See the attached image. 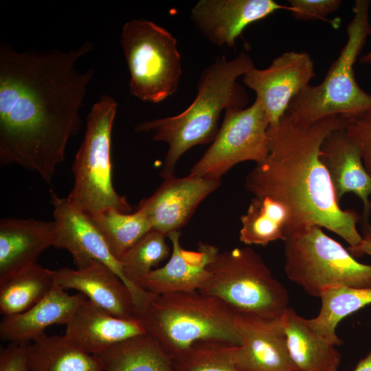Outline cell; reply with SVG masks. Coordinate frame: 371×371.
<instances>
[{
    "instance_id": "obj_1",
    "label": "cell",
    "mask_w": 371,
    "mask_h": 371,
    "mask_svg": "<svg viewBox=\"0 0 371 371\" xmlns=\"http://www.w3.org/2000/svg\"><path fill=\"white\" fill-rule=\"evenodd\" d=\"M93 49L90 41L67 51H18L1 42V166H20L51 183L82 126L80 111L94 71L78 63Z\"/></svg>"
},
{
    "instance_id": "obj_2",
    "label": "cell",
    "mask_w": 371,
    "mask_h": 371,
    "mask_svg": "<svg viewBox=\"0 0 371 371\" xmlns=\"http://www.w3.org/2000/svg\"><path fill=\"white\" fill-rule=\"evenodd\" d=\"M343 122L342 117L331 116L303 124L285 114L268 129V156L249 172L245 188L256 197H269L286 207L287 238L317 225L341 237L349 247L362 242L357 228L361 216L355 210L341 208L319 159L324 140Z\"/></svg>"
},
{
    "instance_id": "obj_3",
    "label": "cell",
    "mask_w": 371,
    "mask_h": 371,
    "mask_svg": "<svg viewBox=\"0 0 371 371\" xmlns=\"http://www.w3.org/2000/svg\"><path fill=\"white\" fill-rule=\"evenodd\" d=\"M254 67L252 58L244 51L231 60L225 54L218 56L201 72L197 82V95L185 111L175 116L136 124L135 131L152 132L153 140L168 145L160 173L162 177L174 175L177 161L190 148L213 142L223 111L246 107L247 93L237 79Z\"/></svg>"
},
{
    "instance_id": "obj_4",
    "label": "cell",
    "mask_w": 371,
    "mask_h": 371,
    "mask_svg": "<svg viewBox=\"0 0 371 371\" xmlns=\"http://www.w3.org/2000/svg\"><path fill=\"white\" fill-rule=\"evenodd\" d=\"M236 317L218 298L196 291L155 295L138 318L174 360L199 342L240 345Z\"/></svg>"
},
{
    "instance_id": "obj_5",
    "label": "cell",
    "mask_w": 371,
    "mask_h": 371,
    "mask_svg": "<svg viewBox=\"0 0 371 371\" xmlns=\"http://www.w3.org/2000/svg\"><path fill=\"white\" fill-rule=\"evenodd\" d=\"M368 0H357L353 16L347 25V40L322 82L308 85L293 98L286 115L293 120L310 124L339 116L350 117L371 109V94L357 83L354 65L367 38L371 35Z\"/></svg>"
},
{
    "instance_id": "obj_6",
    "label": "cell",
    "mask_w": 371,
    "mask_h": 371,
    "mask_svg": "<svg viewBox=\"0 0 371 371\" xmlns=\"http://www.w3.org/2000/svg\"><path fill=\"white\" fill-rule=\"evenodd\" d=\"M208 270L209 280L199 291L218 298L237 315L273 319L289 308L286 289L251 247L219 251Z\"/></svg>"
},
{
    "instance_id": "obj_7",
    "label": "cell",
    "mask_w": 371,
    "mask_h": 371,
    "mask_svg": "<svg viewBox=\"0 0 371 371\" xmlns=\"http://www.w3.org/2000/svg\"><path fill=\"white\" fill-rule=\"evenodd\" d=\"M117 109V101L108 95H101L93 104L72 164L74 181L67 199L90 216L111 208L123 213L133 209L126 199L115 192L112 182L111 135Z\"/></svg>"
},
{
    "instance_id": "obj_8",
    "label": "cell",
    "mask_w": 371,
    "mask_h": 371,
    "mask_svg": "<svg viewBox=\"0 0 371 371\" xmlns=\"http://www.w3.org/2000/svg\"><path fill=\"white\" fill-rule=\"evenodd\" d=\"M284 242L286 274L308 295L319 297L334 286L371 288V265L356 260L321 227H306Z\"/></svg>"
},
{
    "instance_id": "obj_9",
    "label": "cell",
    "mask_w": 371,
    "mask_h": 371,
    "mask_svg": "<svg viewBox=\"0 0 371 371\" xmlns=\"http://www.w3.org/2000/svg\"><path fill=\"white\" fill-rule=\"evenodd\" d=\"M120 43L130 74L131 95L159 103L177 91L181 59L170 32L153 21L134 19L124 24Z\"/></svg>"
},
{
    "instance_id": "obj_10",
    "label": "cell",
    "mask_w": 371,
    "mask_h": 371,
    "mask_svg": "<svg viewBox=\"0 0 371 371\" xmlns=\"http://www.w3.org/2000/svg\"><path fill=\"white\" fill-rule=\"evenodd\" d=\"M224 113L214 139L190 175L221 179L238 163L259 164L267 157L269 121L262 104L255 100L249 107L227 109Z\"/></svg>"
},
{
    "instance_id": "obj_11",
    "label": "cell",
    "mask_w": 371,
    "mask_h": 371,
    "mask_svg": "<svg viewBox=\"0 0 371 371\" xmlns=\"http://www.w3.org/2000/svg\"><path fill=\"white\" fill-rule=\"evenodd\" d=\"M315 76L314 63L308 52L289 51L275 58L267 68L254 67L242 81L256 93L271 127L280 122L291 100L310 85Z\"/></svg>"
},
{
    "instance_id": "obj_12",
    "label": "cell",
    "mask_w": 371,
    "mask_h": 371,
    "mask_svg": "<svg viewBox=\"0 0 371 371\" xmlns=\"http://www.w3.org/2000/svg\"><path fill=\"white\" fill-rule=\"evenodd\" d=\"M50 194L55 226L54 247L68 251L76 269L85 268L94 261L104 263L123 280L131 292L121 262L112 254L91 216L71 204L67 198L58 196L52 190Z\"/></svg>"
},
{
    "instance_id": "obj_13",
    "label": "cell",
    "mask_w": 371,
    "mask_h": 371,
    "mask_svg": "<svg viewBox=\"0 0 371 371\" xmlns=\"http://www.w3.org/2000/svg\"><path fill=\"white\" fill-rule=\"evenodd\" d=\"M282 317L237 315L241 342L232 346L231 355L238 371H298L289 352Z\"/></svg>"
},
{
    "instance_id": "obj_14",
    "label": "cell",
    "mask_w": 371,
    "mask_h": 371,
    "mask_svg": "<svg viewBox=\"0 0 371 371\" xmlns=\"http://www.w3.org/2000/svg\"><path fill=\"white\" fill-rule=\"evenodd\" d=\"M221 179L190 175L164 179L149 197L143 199L138 207L148 218L152 230L166 236L179 231L190 220L198 205L218 188Z\"/></svg>"
},
{
    "instance_id": "obj_15",
    "label": "cell",
    "mask_w": 371,
    "mask_h": 371,
    "mask_svg": "<svg viewBox=\"0 0 371 371\" xmlns=\"http://www.w3.org/2000/svg\"><path fill=\"white\" fill-rule=\"evenodd\" d=\"M280 10L291 11L273 0H200L190 18L212 43L232 48L248 25Z\"/></svg>"
},
{
    "instance_id": "obj_16",
    "label": "cell",
    "mask_w": 371,
    "mask_h": 371,
    "mask_svg": "<svg viewBox=\"0 0 371 371\" xmlns=\"http://www.w3.org/2000/svg\"><path fill=\"white\" fill-rule=\"evenodd\" d=\"M319 159L325 167L339 203L343 196L354 193L363 202L362 225L368 224L371 211V177L363 166L359 148L342 126L332 131L324 140Z\"/></svg>"
},
{
    "instance_id": "obj_17",
    "label": "cell",
    "mask_w": 371,
    "mask_h": 371,
    "mask_svg": "<svg viewBox=\"0 0 371 371\" xmlns=\"http://www.w3.org/2000/svg\"><path fill=\"white\" fill-rule=\"evenodd\" d=\"M180 231L167 237L172 243L169 260L146 276L143 289L153 294L200 291L209 280L208 266L219 252L217 247L200 243L196 251L184 249L180 243Z\"/></svg>"
},
{
    "instance_id": "obj_18",
    "label": "cell",
    "mask_w": 371,
    "mask_h": 371,
    "mask_svg": "<svg viewBox=\"0 0 371 371\" xmlns=\"http://www.w3.org/2000/svg\"><path fill=\"white\" fill-rule=\"evenodd\" d=\"M56 282L63 290L75 289L111 315L138 318L131 292L108 266L94 261L82 269L63 267L55 271Z\"/></svg>"
},
{
    "instance_id": "obj_19",
    "label": "cell",
    "mask_w": 371,
    "mask_h": 371,
    "mask_svg": "<svg viewBox=\"0 0 371 371\" xmlns=\"http://www.w3.org/2000/svg\"><path fill=\"white\" fill-rule=\"evenodd\" d=\"M145 333L139 318L117 317L86 297L66 324L65 335L97 356L120 342Z\"/></svg>"
},
{
    "instance_id": "obj_20",
    "label": "cell",
    "mask_w": 371,
    "mask_h": 371,
    "mask_svg": "<svg viewBox=\"0 0 371 371\" xmlns=\"http://www.w3.org/2000/svg\"><path fill=\"white\" fill-rule=\"evenodd\" d=\"M54 221L3 218L0 221V282L35 265L53 246Z\"/></svg>"
},
{
    "instance_id": "obj_21",
    "label": "cell",
    "mask_w": 371,
    "mask_h": 371,
    "mask_svg": "<svg viewBox=\"0 0 371 371\" xmlns=\"http://www.w3.org/2000/svg\"><path fill=\"white\" fill-rule=\"evenodd\" d=\"M82 293L69 295L56 283L39 302L26 311L5 316L0 323V338L9 342L34 341L54 324H67L86 299Z\"/></svg>"
},
{
    "instance_id": "obj_22",
    "label": "cell",
    "mask_w": 371,
    "mask_h": 371,
    "mask_svg": "<svg viewBox=\"0 0 371 371\" xmlns=\"http://www.w3.org/2000/svg\"><path fill=\"white\" fill-rule=\"evenodd\" d=\"M290 356L298 371H337L341 354L319 336L308 319L289 307L282 317Z\"/></svg>"
},
{
    "instance_id": "obj_23",
    "label": "cell",
    "mask_w": 371,
    "mask_h": 371,
    "mask_svg": "<svg viewBox=\"0 0 371 371\" xmlns=\"http://www.w3.org/2000/svg\"><path fill=\"white\" fill-rule=\"evenodd\" d=\"M30 371H104L101 359L64 335L46 333L30 344Z\"/></svg>"
},
{
    "instance_id": "obj_24",
    "label": "cell",
    "mask_w": 371,
    "mask_h": 371,
    "mask_svg": "<svg viewBox=\"0 0 371 371\" xmlns=\"http://www.w3.org/2000/svg\"><path fill=\"white\" fill-rule=\"evenodd\" d=\"M167 236L151 230L130 248L120 260L137 310L138 317L146 304L155 295L143 289L146 276L171 253Z\"/></svg>"
},
{
    "instance_id": "obj_25",
    "label": "cell",
    "mask_w": 371,
    "mask_h": 371,
    "mask_svg": "<svg viewBox=\"0 0 371 371\" xmlns=\"http://www.w3.org/2000/svg\"><path fill=\"white\" fill-rule=\"evenodd\" d=\"M97 357L104 371H175L173 359L147 333L120 342Z\"/></svg>"
},
{
    "instance_id": "obj_26",
    "label": "cell",
    "mask_w": 371,
    "mask_h": 371,
    "mask_svg": "<svg viewBox=\"0 0 371 371\" xmlns=\"http://www.w3.org/2000/svg\"><path fill=\"white\" fill-rule=\"evenodd\" d=\"M56 283L55 271L36 263L0 282V313L19 314L43 300Z\"/></svg>"
},
{
    "instance_id": "obj_27",
    "label": "cell",
    "mask_w": 371,
    "mask_h": 371,
    "mask_svg": "<svg viewBox=\"0 0 371 371\" xmlns=\"http://www.w3.org/2000/svg\"><path fill=\"white\" fill-rule=\"evenodd\" d=\"M319 314L308 319L311 328L319 336L334 346L341 344L336 333L337 324L348 315L371 304V288L334 286L320 295Z\"/></svg>"
},
{
    "instance_id": "obj_28",
    "label": "cell",
    "mask_w": 371,
    "mask_h": 371,
    "mask_svg": "<svg viewBox=\"0 0 371 371\" xmlns=\"http://www.w3.org/2000/svg\"><path fill=\"white\" fill-rule=\"evenodd\" d=\"M240 221L239 238L245 245L266 246L287 238L289 211L283 204L269 197L254 196Z\"/></svg>"
},
{
    "instance_id": "obj_29",
    "label": "cell",
    "mask_w": 371,
    "mask_h": 371,
    "mask_svg": "<svg viewBox=\"0 0 371 371\" xmlns=\"http://www.w3.org/2000/svg\"><path fill=\"white\" fill-rule=\"evenodd\" d=\"M90 216L112 254L119 261L130 248L152 230L145 212L138 207L133 213H123L111 208Z\"/></svg>"
},
{
    "instance_id": "obj_30",
    "label": "cell",
    "mask_w": 371,
    "mask_h": 371,
    "mask_svg": "<svg viewBox=\"0 0 371 371\" xmlns=\"http://www.w3.org/2000/svg\"><path fill=\"white\" fill-rule=\"evenodd\" d=\"M229 345L199 342L173 360L175 371H238L232 359Z\"/></svg>"
},
{
    "instance_id": "obj_31",
    "label": "cell",
    "mask_w": 371,
    "mask_h": 371,
    "mask_svg": "<svg viewBox=\"0 0 371 371\" xmlns=\"http://www.w3.org/2000/svg\"><path fill=\"white\" fill-rule=\"evenodd\" d=\"M342 128L359 148L365 169L371 177V109L344 118Z\"/></svg>"
},
{
    "instance_id": "obj_32",
    "label": "cell",
    "mask_w": 371,
    "mask_h": 371,
    "mask_svg": "<svg viewBox=\"0 0 371 371\" xmlns=\"http://www.w3.org/2000/svg\"><path fill=\"white\" fill-rule=\"evenodd\" d=\"M293 16L298 20H324L337 11L341 5L340 0H290Z\"/></svg>"
},
{
    "instance_id": "obj_33",
    "label": "cell",
    "mask_w": 371,
    "mask_h": 371,
    "mask_svg": "<svg viewBox=\"0 0 371 371\" xmlns=\"http://www.w3.org/2000/svg\"><path fill=\"white\" fill-rule=\"evenodd\" d=\"M30 342H10L0 349V371H30L28 348Z\"/></svg>"
},
{
    "instance_id": "obj_34",
    "label": "cell",
    "mask_w": 371,
    "mask_h": 371,
    "mask_svg": "<svg viewBox=\"0 0 371 371\" xmlns=\"http://www.w3.org/2000/svg\"><path fill=\"white\" fill-rule=\"evenodd\" d=\"M363 240L361 243L354 248L348 247V251L354 257H359L364 254L371 256V225L363 228Z\"/></svg>"
},
{
    "instance_id": "obj_35",
    "label": "cell",
    "mask_w": 371,
    "mask_h": 371,
    "mask_svg": "<svg viewBox=\"0 0 371 371\" xmlns=\"http://www.w3.org/2000/svg\"><path fill=\"white\" fill-rule=\"evenodd\" d=\"M353 371H371V350L358 362Z\"/></svg>"
},
{
    "instance_id": "obj_36",
    "label": "cell",
    "mask_w": 371,
    "mask_h": 371,
    "mask_svg": "<svg viewBox=\"0 0 371 371\" xmlns=\"http://www.w3.org/2000/svg\"><path fill=\"white\" fill-rule=\"evenodd\" d=\"M370 3L371 4V1H370ZM359 63L361 64L369 65L371 68V50L360 58Z\"/></svg>"
}]
</instances>
